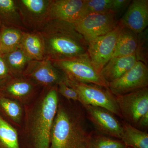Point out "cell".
<instances>
[{"label":"cell","instance_id":"cell-30","mask_svg":"<svg viewBox=\"0 0 148 148\" xmlns=\"http://www.w3.org/2000/svg\"><path fill=\"white\" fill-rule=\"evenodd\" d=\"M12 75L2 55L0 54V84Z\"/></svg>","mask_w":148,"mask_h":148},{"label":"cell","instance_id":"cell-27","mask_svg":"<svg viewBox=\"0 0 148 148\" xmlns=\"http://www.w3.org/2000/svg\"><path fill=\"white\" fill-rule=\"evenodd\" d=\"M148 32L146 29L138 34V45L135 55L137 61L147 65L148 61Z\"/></svg>","mask_w":148,"mask_h":148},{"label":"cell","instance_id":"cell-21","mask_svg":"<svg viewBox=\"0 0 148 148\" xmlns=\"http://www.w3.org/2000/svg\"><path fill=\"white\" fill-rule=\"evenodd\" d=\"M138 39V34L123 27L119 36L112 58L135 54Z\"/></svg>","mask_w":148,"mask_h":148},{"label":"cell","instance_id":"cell-26","mask_svg":"<svg viewBox=\"0 0 148 148\" xmlns=\"http://www.w3.org/2000/svg\"><path fill=\"white\" fill-rule=\"evenodd\" d=\"M112 2V0H84L82 18L90 14L110 12Z\"/></svg>","mask_w":148,"mask_h":148},{"label":"cell","instance_id":"cell-3","mask_svg":"<svg viewBox=\"0 0 148 148\" xmlns=\"http://www.w3.org/2000/svg\"><path fill=\"white\" fill-rule=\"evenodd\" d=\"M84 114L59 103L51 133L49 148H87L90 134Z\"/></svg>","mask_w":148,"mask_h":148},{"label":"cell","instance_id":"cell-16","mask_svg":"<svg viewBox=\"0 0 148 148\" xmlns=\"http://www.w3.org/2000/svg\"><path fill=\"white\" fill-rule=\"evenodd\" d=\"M137 62L135 54L114 57L103 67L100 74L108 84L123 76L135 66Z\"/></svg>","mask_w":148,"mask_h":148},{"label":"cell","instance_id":"cell-24","mask_svg":"<svg viewBox=\"0 0 148 148\" xmlns=\"http://www.w3.org/2000/svg\"><path fill=\"white\" fill-rule=\"evenodd\" d=\"M0 148H21L18 130L1 115Z\"/></svg>","mask_w":148,"mask_h":148},{"label":"cell","instance_id":"cell-5","mask_svg":"<svg viewBox=\"0 0 148 148\" xmlns=\"http://www.w3.org/2000/svg\"><path fill=\"white\" fill-rule=\"evenodd\" d=\"M64 82L76 90L79 96L80 103L83 106L89 105L101 107L122 118L115 96L111 93L108 87L76 82L66 77Z\"/></svg>","mask_w":148,"mask_h":148},{"label":"cell","instance_id":"cell-6","mask_svg":"<svg viewBox=\"0 0 148 148\" xmlns=\"http://www.w3.org/2000/svg\"><path fill=\"white\" fill-rule=\"evenodd\" d=\"M119 20L112 12L92 13L86 15L73 24L75 29L88 43L113 30Z\"/></svg>","mask_w":148,"mask_h":148},{"label":"cell","instance_id":"cell-15","mask_svg":"<svg viewBox=\"0 0 148 148\" xmlns=\"http://www.w3.org/2000/svg\"><path fill=\"white\" fill-rule=\"evenodd\" d=\"M119 20L124 27L137 34L143 32L148 25V0L131 1Z\"/></svg>","mask_w":148,"mask_h":148},{"label":"cell","instance_id":"cell-29","mask_svg":"<svg viewBox=\"0 0 148 148\" xmlns=\"http://www.w3.org/2000/svg\"><path fill=\"white\" fill-rule=\"evenodd\" d=\"M131 2L130 0H112L110 12L117 16L128 7Z\"/></svg>","mask_w":148,"mask_h":148},{"label":"cell","instance_id":"cell-8","mask_svg":"<svg viewBox=\"0 0 148 148\" xmlns=\"http://www.w3.org/2000/svg\"><path fill=\"white\" fill-rule=\"evenodd\" d=\"M51 0H16L21 21L27 31H40L48 21Z\"/></svg>","mask_w":148,"mask_h":148},{"label":"cell","instance_id":"cell-28","mask_svg":"<svg viewBox=\"0 0 148 148\" xmlns=\"http://www.w3.org/2000/svg\"><path fill=\"white\" fill-rule=\"evenodd\" d=\"M57 91L58 94H60L69 101H73L79 103L80 102L79 96L76 90L66 84L64 81L58 85Z\"/></svg>","mask_w":148,"mask_h":148},{"label":"cell","instance_id":"cell-19","mask_svg":"<svg viewBox=\"0 0 148 148\" xmlns=\"http://www.w3.org/2000/svg\"><path fill=\"white\" fill-rule=\"evenodd\" d=\"M8 27L27 31L21 22L16 0H0V29Z\"/></svg>","mask_w":148,"mask_h":148},{"label":"cell","instance_id":"cell-31","mask_svg":"<svg viewBox=\"0 0 148 148\" xmlns=\"http://www.w3.org/2000/svg\"><path fill=\"white\" fill-rule=\"evenodd\" d=\"M138 127H147L148 126V112L144 114L139 119L137 124ZM136 125V126H137Z\"/></svg>","mask_w":148,"mask_h":148},{"label":"cell","instance_id":"cell-2","mask_svg":"<svg viewBox=\"0 0 148 148\" xmlns=\"http://www.w3.org/2000/svg\"><path fill=\"white\" fill-rule=\"evenodd\" d=\"M39 32L44 40L46 58L67 60L88 54L87 42L72 23L49 20Z\"/></svg>","mask_w":148,"mask_h":148},{"label":"cell","instance_id":"cell-23","mask_svg":"<svg viewBox=\"0 0 148 148\" xmlns=\"http://www.w3.org/2000/svg\"><path fill=\"white\" fill-rule=\"evenodd\" d=\"M2 55L12 75H23L31 61L20 47Z\"/></svg>","mask_w":148,"mask_h":148},{"label":"cell","instance_id":"cell-13","mask_svg":"<svg viewBox=\"0 0 148 148\" xmlns=\"http://www.w3.org/2000/svg\"><path fill=\"white\" fill-rule=\"evenodd\" d=\"M83 107L88 119L99 132L110 137L121 139L123 127L112 113L101 107L89 105Z\"/></svg>","mask_w":148,"mask_h":148},{"label":"cell","instance_id":"cell-25","mask_svg":"<svg viewBox=\"0 0 148 148\" xmlns=\"http://www.w3.org/2000/svg\"><path fill=\"white\" fill-rule=\"evenodd\" d=\"M121 140L113 139L100 134H90L87 148H125Z\"/></svg>","mask_w":148,"mask_h":148},{"label":"cell","instance_id":"cell-17","mask_svg":"<svg viewBox=\"0 0 148 148\" xmlns=\"http://www.w3.org/2000/svg\"><path fill=\"white\" fill-rule=\"evenodd\" d=\"M20 47L31 60L46 58L44 40L39 31H26Z\"/></svg>","mask_w":148,"mask_h":148},{"label":"cell","instance_id":"cell-10","mask_svg":"<svg viewBox=\"0 0 148 148\" xmlns=\"http://www.w3.org/2000/svg\"><path fill=\"white\" fill-rule=\"evenodd\" d=\"M115 98L122 118L133 126L137 125L141 117L148 112V87Z\"/></svg>","mask_w":148,"mask_h":148},{"label":"cell","instance_id":"cell-7","mask_svg":"<svg viewBox=\"0 0 148 148\" xmlns=\"http://www.w3.org/2000/svg\"><path fill=\"white\" fill-rule=\"evenodd\" d=\"M123 27L119 20L113 30L88 43V54L92 66L99 73L112 57L119 36Z\"/></svg>","mask_w":148,"mask_h":148},{"label":"cell","instance_id":"cell-22","mask_svg":"<svg viewBox=\"0 0 148 148\" xmlns=\"http://www.w3.org/2000/svg\"><path fill=\"white\" fill-rule=\"evenodd\" d=\"M123 133L121 140L126 147L148 148V134L124 121L122 123Z\"/></svg>","mask_w":148,"mask_h":148},{"label":"cell","instance_id":"cell-11","mask_svg":"<svg viewBox=\"0 0 148 148\" xmlns=\"http://www.w3.org/2000/svg\"><path fill=\"white\" fill-rule=\"evenodd\" d=\"M148 86L147 66L137 61L123 76L108 84V88L114 96H117L145 88Z\"/></svg>","mask_w":148,"mask_h":148},{"label":"cell","instance_id":"cell-32","mask_svg":"<svg viewBox=\"0 0 148 148\" xmlns=\"http://www.w3.org/2000/svg\"><path fill=\"white\" fill-rule=\"evenodd\" d=\"M125 148H131L128 147H125Z\"/></svg>","mask_w":148,"mask_h":148},{"label":"cell","instance_id":"cell-12","mask_svg":"<svg viewBox=\"0 0 148 148\" xmlns=\"http://www.w3.org/2000/svg\"><path fill=\"white\" fill-rule=\"evenodd\" d=\"M42 88L54 87L64 81L66 76L48 58L31 60L23 74Z\"/></svg>","mask_w":148,"mask_h":148},{"label":"cell","instance_id":"cell-1","mask_svg":"<svg viewBox=\"0 0 148 148\" xmlns=\"http://www.w3.org/2000/svg\"><path fill=\"white\" fill-rule=\"evenodd\" d=\"M58 103L56 86L42 88L32 102L24 106L23 121L18 130L21 148H49Z\"/></svg>","mask_w":148,"mask_h":148},{"label":"cell","instance_id":"cell-18","mask_svg":"<svg viewBox=\"0 0 148 148\" xmlns=\"http://www.w3.org/2000/svg\"><path fill=\"white\" fill-rule=\"evenodd\" d=\"M0 112L4 119L17 130L21 127L24 114V106L21 103L0 95Z\"/></svg>","mask_w":148,"mask_h":148},{"label":"cell","instance_id":"cell-9","mask_svg":"<svg viewBox=\"0 0 148 148\" xmlns=\"http://www.w3.org/2000/svg\"><path fill=\"white\" fill-rule=\"evenodd\" d=\"M42 88L24 75H12L0 84V95L25 106L32 102Z\"/></svg>","mask_w":148,"mask_h":148},{"label":"cell","instance_id":"cell-4","mask_svg":"<svg viewBox=\"0 0 148 148\" xmlns=\"http://www.w3.org/2000/svg\"><path fill=\"white\" fill-rule=\"evenodd\" d=\"M51 61L69 79L108 87V84L92 66L88 54L67 60Z\"/></svg>","mask_w":148,"mask_h":148},{"label":"cell","instance_id":"cell-14","mask_svg":"<svg viewBox=\"0 0 148 148\" xmlns=\"http://www.w3.org/2000/svg\"><path fill=\"white\" fill-rule=\"evenodd\" d=\"M84 3V0H51L48 21L76 23L82 17Z\"/></svg>","mask_w":148,"mask_h":148},{"label":"cell","instance_id":"cell-20","mask_svg":"<svg viewBox=\"0 0 148 148\" xmlns=\"http://www.w3.org/2000/svg\"><path fill=\"white\" fill-rule=\"evenodd\" d=\"M26 30L13 27L0 29V54L12 51L20 47Z\"/></svg>","mask_w":148,"mask_h":148}]
</instances>
